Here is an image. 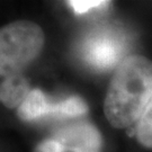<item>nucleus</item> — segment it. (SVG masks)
<instances>
[{"label": "nucleus", "instance_id": "obj_1", "mask_svg": "<svg viewBox=\"0 0 152 152\" xmlns=\"http://www.w3.org/2000/svg\"><path fill=\"white\" fill-rule=\"evenodd\" d=\"M152 96V61L142 55L122 60L104 102L105 116L113 127L125 129L139 121Z\"/></svg>", "mask_w": 152, "mask_h": 152}, {"label": "nucleus", "instance_id": "obj_2", "mask_svg": "<svg viewBox=\"0 0 152 152\" xmlns=\"http://www.w3.org/2000/svg\"><path fill=\"white\" fill-rule=\"evenodd\" d=\"M45 42L43 29L31 20H16L0 28V77L22 75L41 54Z\"/></svg>", "mask_w": 152, "mask_h": 152}, {"label": "nucleus", "instance_id": "obj_3", "mask_svg": "<svg viewBox=\"0 0 152 152\" xmlns=\"http://www.w3.org/2000/svg\"><path fill=\"white\" fill-rule=\"evenodd\" d=\"M124 42L113 33L94 35L85 44L86 60L99 70H108L120 64L124 54Z\"/></svg>", "mask_w": 152, "mask_h": 152}, {"label": "nucleus", "instance_id": "obj_4", "mask_svg": "<svg viewBox=\"0 0 152 152\" xmlns=\"http://www.w3.org/2000/svg\"><path fill=\"white\" fill-rule=\"evenodd\" d=\"M55 140L72 152H100L103 139L99 131L90 123L81 122L61 129L55 134Z\"/></svg>", "mask_w": 152, "mask_h": 152}, {"label": "nucleus", "instance_id": "obj_5", "mask_svg": "<svg viewBox=\"0 0 152 152\" xmlns=\"http://www.w3.org/2000/svg\"><path fill=\"white\" fill-rule=\"evenodd\" d=\"M29 92V85L22 75L8 77L0 83V103L7 108H18Z\"/></svg>", "mask_w": 152, "mask_h": 152}, {"label": "nucleus", "instance_id": "obj_6", "mask_svg": "<svg viewBox=\"0 0 152 152\" xmlns=\"http://www.w3.org/2000/svg\"><path fill=\"white\" fill-rule=\"evenodd\" d=\"M51 105L41 89H32L25 102L17 108V116L23 122H31L44 115H50Z\"/></svg>", "mask_w": 152, "mask_h": 152}, {"label": "nucleus", "instance_id": "obj_7", "mask_svg": "<svg viewBox=\"0 0 152 152\" xmlns=\"http://www.w3.org/2000/svg\"><path fill=\"white\" fill-rule=\"evenodd\" d=\"M88 112V106L80 97L66 98L63 102L51 105L50 115H58V116H68V117H76L80 115H85Z\"/></svg>", "mask_w": 152, "mask_h": 152}, {"label": "nucleus", "instance_id": "obj_8", "mask_svg": "<svg viewBox=\"0 0 152 152\" xmlns=\"http://www.w3.org/2000/svg\"><path fill=\"white\" fill-rule=\"evenodd\" d=\"M136 137L142 145L152 149V96L137 121Z\"/></svg>", "mask_w": 152, "mask_h": 152}, {"label": "nucleus", "instance_id": "obj_9", "mask_svg": "<svg viewBox=\"0 0 152 152\" xmlns=\"http://www.w3.org/2000/svg\"><path fill=\"white\" fill-rule=\"evenodd\" d=\"M110 2L109 1H99V0H70L68 1V5L73 9V11L78 15L86 14L87 11L99 8L103 6H107Z\"/></svg>", "mask_w": 152, "mask_h": 152}, {"label": "nucleus", "instance_id": "obj_10", "mask_svg": "<svg viewBox=\"0 0 152 152\" xmlns=\"http://www.w3.org/2000/svg\"><path fill=\"white\" fill-rule=\"evenodd\" d=\"M65 148L55 139H49L41 142L35 148V152H64Z\"/></svg>", "mask_w": 152, "mask_h": 152}]
</instances>
